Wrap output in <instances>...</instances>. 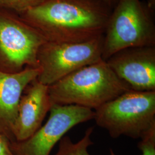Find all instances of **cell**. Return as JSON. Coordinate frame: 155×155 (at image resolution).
<instances>
[{
	"instance_id": "6da1fadb",
	"label": "cell",
	"mask_w": 155,
	"mask_h": 155,
	"mask_svg": "<svg viewBox=\"0 0 155 155\" xmlns=\"http://www.w3.org/2000/svg\"><path fill=\"white\" fill-rule=\"evenodd\" d=\"M111 12L100 0H45L21 14L47 41L80 43L104 35Z\"/></svg>"
},
{
	"instance_id": "7a4b0ae2",
	"label": "cell",
	"mask_w": 155,
	"mask_h": 155,
	"mask_svg": "<svg viewBox=\"0 0 155 155\" xmlns=\"http://www.w3.org/2000/svg\"><path fill=\"white\" fill-rule=\"evenodd\" d=\"M131 90L106 61L83 67L48 86L53 105H74L95 110Z\"/></svg>"
},
{
	"instance_id": "3957f363",
	"label": "cell",
	"mask_w": 155,
	"mask_h": 155,
	"mask_svg": "<svg viewBox=\"0 0 155 155\" xmlns=\"http://www.w3.org/2000/svg\"><path fill=\"white\" fill-rule=\"evenodd\" d=\"M94 110L97 125L114 139H141L155 130V91L129 90Z\"/></svg>"
},
{
	"instance_id": "277c9868",
	"label": "cell",
	"mask_w": 155,
	"mask_h": 155,
	"mask_svg": "<svg viewBox=\"0 0 155 155\" xmlns=\"http://www.w3.org/2000/svg\"><path fill=\"white\" fill-rule=\"evenodd\" d=\"M153 13L140 0H118L104 35L102 59L129 48L155 46Z\"/></svg>"
},
{
	"instance_id": "5b68a950",
	"label": "cell",
	"mask_w": 155,
	"mask_h": 155,
	"mask_svg": "<svg viewBox=\"0 0 155 155\" xmlns=\"http://www.w3.org/2000/svg\"><path fill=\"white\" fill-rule=\"evenodd\" d=\"M103 43L104 36L80 43L47 41L38 54L37 80L50 86L81 68L103 60Z\"/></svg>"
},
{
	"instance_id": "8992f818",
	"label": "cell",
	"mask_w": 155,
	"mask_h": 155,
	"mask_svg": "<svg viewBox=\"0 0 155 155\" xmlns=\"http://www.w3.org/2000/svg\"><path fill=\"white\" fill-rule=\"evenodd\" d=\"M47 40L22 19L0 13V71L16 73L38 67L37 56Z\"/></svg>"
},
{
	"instance_id": "52a82bcc",
	"label": "cell",
	"mask_w": 155,
	"mask_h": 155,
	"mask_svg": "<svg viewBox=\"0 0 155 155\" xmlns=\"http://www.w3.org/2000/svg\"><path fill=\"white\" fill-rule=\"evenodd\" d=\"M45 125L30 137L10 143L13 155H50L55 144L71 128L94 119V111L74 105H53Z\"/></svg>"
},
{
	"instance_id": "ba28073f",
	"label": "cell",
	"mask_w": 155,
	"mask_h": 155,
	"mask_svg": "<svg viewBox=\"0 0 155 155\" xmlns=\"http://www.w3.org/2000/svg\"><path fill=\"white\" fill-rule=\"evenodd\" d=\"M106 61L131 90L155 91V46L121 50Z\"/></svg>"
},
{
	"instance_id": "9c48e42d",
	"label": "cell",
	"mask_w": 155,
	"mask_h": 155,
	"mask_svg": "<svg viewBox=\"0 0 155 155\" xmlns=\"http://www.w3.org/2000/svg\"><path fill=\"white\" fill-rule=\"evenodd\" d=\"M52 104L50 100L48 86L33 80L24 90L18 107L13 129L15 141L30 137L41 126Z\"/></svg>"
},
{
	"instance_id": "30bf717a",
	"label": "cell",
	"mask_w": 155,
	"mask_h": 155,
	"mask_svg": "<svg viewBox=\"0 0 155 155\" xmlns=\"http://www.w3.org/2000/svg\"><path fill=\"white\" fill-rule=\"evenodd\" d=\"M39 73V67H32L16 73L0 71V133L10 143L15 141L13 129L22 93Z\"/></svg>"
},
{
	"instance_id": "8fae6325",
	"label": "cell",
	"mask_w": 155,
	"mask_h": 155,
	"mask_svg": "<svg viewBox=\"0 0 155 155\" xmlns=\"http://www.w3.org/2000/svg\"><path fill=\"white\" fill-rule=\"evenodd\" d=\"M93 130V127L87 129L83 139L77 143H74L68 136L63 137L59 141V150L55 155H90L87 148L93 144L90 139ZM141 140L139 148L142 151V155H155V132L148 134ZM110 155H116L111 150Z\"/></svg>"
},
{
	"instance_id": "7c38bea8",
	"label": "cell",
	"mask_w": 155,
	"mask_h": 155,
	"mask_svg": "<svg viewBox=\"0 0 155 155\" xmlns=\"http://www.w3.org/2000/svg\"><path fill=\"white\" fill-rule=\"evenodd\" d=\"M45 0H0V7L12 9L21 13L38 5Z\"/></svg>"
},
{
	"instance_id": "4fadbf2b",
	"label": "cell",
	"mask_w": 155,
	"mask_h": 155,
	"mask_svg": "<svg viewBox=\"0 0 155 155\" xmlns=\"http://www.w3.org/2000/svg\"><path fill=\"white\" fill-rule=\"evenodd\" d=\"M10 141L0 133V155H13L10 148Z\"/></svg>"
},
{
	"instance_id": "5bb4252c",
	"label": "cell",
	"mask_w": 155,
	"mask_h": 155,
	"mask_svg": "<svg viewBox=\"0 0 155 155\" xmlns=\"http://www.w3.org/2000/svg\"><path fill=\"white\" fill-rule=\"evenodd\" d=\"M101 2H102L106 5L109 8H110L112 10L114 7L116 6L117 3L118 2V0H100Z\"/></svg>"
},
{
	"instance_id": "9a60e30c",
	"label": "cell",
	"mask_w": 155,
	"mask_h": 155,
	"mask_svg": "<svg viewBox=\"0 0 155 155\" xmlns=\"http://www.w3.org/2000/svg\"><path fill=\"white\" fill-rule=\"evenodd\" d=\"M147 4L152 10L154 11V9H155V0H148V2Z\"/></svg>"
}]
</instances>
